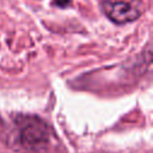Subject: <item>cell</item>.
<instances>
[{
    "label": "cell",
    "mask_w": 153,
    "mask_h": 153,
    "mask_svg": "<svg viewBox=\"0 0 153 153\" xmlns=\"http://www.w3.org/2000/svg\"><path fill=\"white\" fill-rule=\"evenodd\" d=\"M54 2H55V5H57L59 7H66V6L69 5L71 0H54Z\"/></svg>",
    "instance_id": "3"
},
{
    "label": "cell",
    "mask_w": 153,
    "mask_h": 153,
    "mask_svg": "<svg viewBox=\"0 0 153 153\" xmlns=\"http://www.w3.org/2000/svg\"><path fill=\"white\" fill-rule=\"evenodd\" d=\"M104 13L117 24H126L139 18L140 11L130 2L124 1H105L103 2Z\"/></svg>",
    "instance_id": "2"
},
{
    "label": "cell",
    "mask_w": 153,
    "mask_h": 153,
    "mask_svg": "<svg viewBox=\"0 0 153 153\" xmlns=\"http://www.w3.org/2000/svg\"><path fill=\"white\" fill-rule=\"evenodd\" d=\"M19 140L27 149H38L48 142V128L37 117H20L18 121Z\"/></svg>",
    "instance_id": "1"
}]
</instances>
